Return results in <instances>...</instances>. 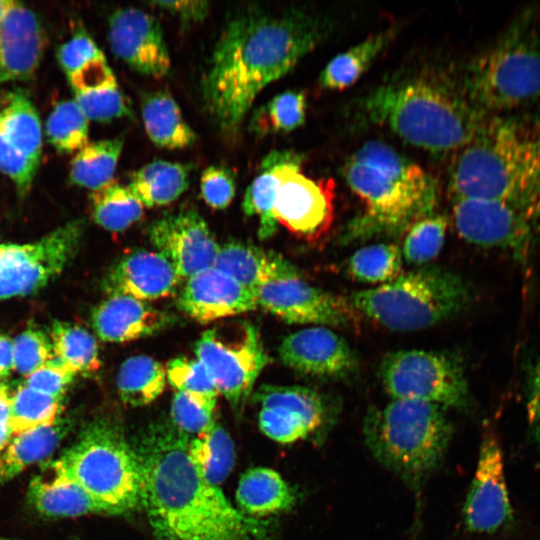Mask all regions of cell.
<instances>
[{
    "mask_svg": "<svg viewBox=\"0 0 540 540\" xmlns=\"http://www.w3.org/2000/svg\"><path fill=\"white\" fill-rule=\"evenodd\" d=\"M188 435L155 423L135 449L143 471V500L157 540H261L267 528L233 507L198 472Z\"/></svg>",
    "mask_w": 540,
    "mask_h": 540,
    "instance_id": "cell-1",
    "label": "cell"
},
{
    "mask_svg": "<svg viewBox=\"0 0 540 540\" xmlns=\"http://www.w3.org/2000/svg\"><path fill=\"white\" fill-rule=\"evenodd\" d=\"M321 36L320 23L297 11L233 18L216 43L202 84L219 128L235 132L260 91L290 72Z\"/></svg>",
    "mask_w": 540,
    "mask_h": 540,
    "instance_id": "cell-2",
    "label": "cell"
},
{
    "mask_svg": "<svg viewBox=\"0 0 540 540\" xmlns=\"http://www.w3.org/2000/svg\"><path fill=\"white\" fill-rule=\"evenodd\" d=\"M453 198L495 199L540 216V111L489 115L456 152Z\"/></svg>",
    "mask_w": 540,
    "mask_h": 540,
    "instance_id": "cell-3",
    "label": "cell"
},
{
    "mask_svg": "<svg viewBox=\"0 0 540 540\" xmlns=\"http://www.w3.org/2000/svg\"><path fill=\"white\" fill-rule=\"evenodd\" d=\"M363 112L407 143L434 152H457L489 116L467 96L446 85L414 78L385 84L363 102Z\"/></svg>",
    "mask_w": 540,
    "mask_h": 540,
    "instance_id": "cell-4",
    "label": "cell"
},
{
    "mask_svg": "<svg viewBox=\"0 0 540 540\" xmlns=\"http://www.w3.org/2000/svg\"><path fill=\"white\" fill-rule=\"evenodd\" d=\"M348 186L364 205L362 216L350 225L349 237L396 233L431 214L436 184L420 166L389 145L369 141L344 165Z\"/></svg>",
    "mask_w": 540,
    "mask_h": 540,
    "instance_id": "cell-5",
    "label": "cell"
},
{
    "mask_svg": "<svg viewBox=\"0 0 540 540\" xmlns=\"http://www.w3.org/2000/svg\"><path fill=\"white\" fill-rule=\"evenodd\" d=\"M363 435L378 463L412 492L419 515L423 488L442 464L453 435L445 409L423 401L393 399L384 408L368 411Z\"/></svg>",
    "mask_w": 540,
    "mask_h": 540,
    "instance_id": "cell-6",
    "label": "cell"
},
{
    "mask_svg": "<svg viewBox=\"0 0 540 540\" xmlns=\"http://www.w3.org/2000/svg\"><path fill=\"white\" fill-rule=\"evenodd\" d=\"M469 99L488 115L518 112L540 98V10L521 8L469 65Z\"/></svg>",
    "mask_w": 540,
    "mask_h": 540,
    "instance_id": "cell-7",
    "label": "cell"
},
{
    "mask_svg": "<svg viewBox=\"0 0 540 540\" xmlns=\"http://www.w3.org/2000/svg\"><path fill=\"white\" fill-rule=\"evenodd\" d=\"M53 475L72 480L112 514L142 507L143 471L119 424L97 417L52 464Z\"/></svg>",
    "mask_w": 540,
    "mask_h": 540,
    "instance_id": "cell-8",
    "label": "cell"
},
{
    "mask_svg": "<svg viewBox=\"0 0 540 540\" xmlns=\"http://www.w3.org/2000/svg\"><path fill=\"white\" fill-rule=\"evenodd\" d=\"M472 298L470 286L460 275L425 266L357 291L350 302L357 312L390 330L415 331L463 312Z\"/></svg>",
    "mask_w": 540,
    "mask_h": 540,
    "instance_id": "cell-9",
    "label": "cell"
},
{
    "mask_svg": "<svg viewBox=\"0 0 540 540\" xmlns=\"http://www.w3.org/2000/svg\"><path fill=\"white\" fill-rule=\"evenodd\" d=\"M380 377L393 399L423 401L443 409L470 406L464 367L450 353L420 349L388 353L381 362Z\"/></svg>",
    "mask_w": 540,
    "mask_h": 540,
    "instance_id": "cell-10",
    "label": "cell"
},
{
    "mask_svg": "<svg viewBox=\"0 0 540 540\" xmlns=\"http://www.w3.org/2000/svg\"><path fill=\"white\" fill-rule=\"evenodd\" d=\"M219 394L233 408L243 406L269 358L258 329L243 320L230 321L204 331L194 346Z\"/></svg>",
    "mask_w": 540,
    "mask_h": 540,
    "instance_id": "cell-11",
    "label": "cell"
},
{
    "mask_svg": "<svg viewBox=\"0 0 540 540\" xmlns=\"http://www.w3.org/2000/svg\"><path fill=\"white\" fill-rule=\"evenodd\" d=\"M451 220L466 242L525 259L537 234L540 216L506 201L482 198H453Z\"/></svg>",
    "mask_w": 540,
    "mask_h": 540,
    "instance_id": "cell-12",
    "label": "cell"
},
{
    "mask_svg": "<svg viewBox=\"0 0 540 540\" xmlns=\"http://www.w3.org/2000/svg\"><path fill=\"white\" fill-rule=\"evenodd\" d=\"M80 235V224L69 223L33 243L0 244V300L33 293L58 276Z\"/></svg>",
    "mask_w": 540,
    "mask_h": 540,
    "instance_id": "cell-13",
    "label": "cell"
},
{
    "mask_svg": "<svg viewBox=\"0 0 540 540\" xmlns=\"http://www.w3.org/2000/svg\"><path fill=\"white\" fill-rule=\"evenodd\" d=\"M302 156L287 151L278 166L279 185L273 206L277 223L308 241L322 238L334 218L335 182L314 180L301 172Z\"/></svg>",
    "mask_w": 540,
    "mask_h": 540,
    "instance_id": "cell-14",
    "label": "cell"
},
{
    "mask_svg": "<svg viewBox=\"0 0 540 540\" xmlns=\"http://www.w3.org/2000/svg\"><path fill=\"white\" fill-rule=\"evenodd\" d=\"M254 295L257 307L290 324L343 327L357 320L350 300L316 288L299 275L268 282Z\"/></svg>",
    "mask_w": 540,
    "mask_h": 540,
    "instance_id": "cell-15",
    "label": "cell"
},
{
    "mask_svg": "<svg viewBox=\"0 0 540 540\" xmlns=\"http://www.w3.org/2000/svg\"><path fill=\"white\" fill-rule=\"evenodd\" d=\"M463 519L465 527L478 534H492L512 519L502 448L496 434L490 430L481 440L475 473L463 506Z\"/></svg>",
    "mask_w": 540,
    "mask_h": 540,
    "instance_id": "cell-16",
    "label": "cell"
},
{
    "mask_svg": "<svg viewBox=\"0 0 540 540\" xmlns=\"http://www.w3.org/2000/svg\"><path fill=\"white\" fill-rule=\"evenodd\" d=\"M149 234L152 244L170 261L181 280L213 267L220 248L194 208L156 220Z\"/></svg>",
    "mask_w": 540,
    "mask_h": 540,
    "instance_id": "cell-17",
    "label": "cell"
},
{
    "mask_svg": "<svg viewBox=\"0 0 540 540\" xmlns=\"http://www.w3.org/2000/svg\"><path fill=\"white\" fill-rule=\"evenodd\" d=\"M113 53L135 71L156 78L168 74L171 59L157 19L138 8L117 9L109 19Z\"/></svg>",
    "mask_w": 540,
    "mask_h": 540,
    "instance_id": "cell-18",
    "label": "cell"
},
{
    "mask_svg": "<svg viewBox=\"0 0 540 540\" xmlns=\"http://www.w3.org/2000/svg\"><path fill=\"white\" fill-rule=\"evenodd\" d=\"M278 351L283 364L311 377L339 379L357 368V358L347 341L326 326L289 334Z\"/></svg>",
    "mask_w": 540,
    "mask_h": 540,
    "instance_id": "cell-19",
    "label": "cell"
},
{
    "mask_svg": "<svg viewBox=\"0 0 540 540\" xmlns=\"http://www.w3.org/2000/svg\"><path fill=\"white\" fill-rule=\"evenodd\" d=\"M178 305L200 323L239 315L257 308L252 291L224 272L210 267L185 280Z\"/></svg>",
    "mask_w": 540,
    "mask_h": 540,
    "instance_id": "cell-20",
    "label": "cell"
},
{
    "mask_svg": "<svg viewBox=\"0 0 540 540\" xmlns=\"http://www.w3.org/2000/svg\"><path fill=\"white\" fill-rule=\"evenodd\" d=\"M180 281L164 255L158 251L137 250L123 256L110 269L104 286L110 295L149 301L175 294Z\"/></svg>",
    "mask_w": 540,
    "mask_h": 540,
    "instance_id": "cell-21",
    "label": "cell"
},
{
    "mask_svg": "<svg viewBox=\"0 0 540 540\" xmlns=\"http://www.w3.org/2000/svg\"><path fill=\"white\" fill-rule=\"evenodd\" d=\"M44 50V34L35 13L13 1L0 21V83L30 78Z\"/></svg>",
    "mask_w": 540,
    "mask_h": 540,
    "instance_id": "cell-22",
    "label": "cell"
},
{
    "mask_svg": "<svg viewBox=\"0 0 540 540\" xmlns=\"http://www.w3.org/2000/svg\"><path fill=\"white\" fill-rule=\"evenodd\" d=\"M170 321L167 314L146 301L125 295H110L92 314L98 337L113 343L153 335L167 327Z\"/></svg>",
    "mask_w": 540,
    "mask_h": 540,
    "instance_id": "cell-23",
    "label": "cell"
},
{
    "mask_svg": "<svg viewBox=\"0 0 540 540\" xmlns=\"http://www.w3.org/2000/svg\"><path fill=\"white\" fill-rule=\"evenodd\" d=\"M213 267L253 293L268 282L299 275L297 269L281 255L239 241L220 246Z\"/></svg>",
    "mask_w": 540,
    "mask_h": 540,
    "instance_id": "cell-24",
    "label": "cell"
},
{
    "mask_svg": "<svg viewBox=\"0 0 540 540\" xmlns=\"http://www.w3.org/2000/svg\"><path fill=\"white\" fill-rule=\"evenodd\" d=\"M254 398L261 407H278L297 415L308 427L312 442L321 445L336 423V407L315 390L302 386L262 385Z\"/></svg>",
    "mask_w": 540,
    "mask_h": 540,
    "instance_id": "cell-25",
    "label": "cell"
},
{
    "mask_svg": "<svg viewBox=\"0 0 540 540\" xmlns=\"http://www.w3.org/2000/svg\"><path fill=\"white\" fill-rule=\"evenodd\" d=\"M236 501L246 516L263 517L291 510L298 494L275 470L254 467L240 477Z\"/></svg>",
    "mask_w": 540,
    "mask_h": 540,
    "instance_id": "cell-26",
    "label": "cell"
},
{
    "mask_svg": "<svg viewBox=\"0 0 540 540\" xmlns=\"http://www.w3.org/2000/svg\"><path fill=\"white\" fill-rule=\"evenodd\" d=\"M28 499L36 511L49 517L112 514L79 484L54 475L49 480L34 478L29 485Z\"/></svg>",
    "mask_w": 540,
    "mask_h": 540,
    "instance_id": "cell-27",
    "label": "cell"
},
{
    "mask_svg": "<svg viewBox=\"0 0 540 540\" xmlns=\"http://www.w3.org/2000/svg\"><path fill=\"white\" fill-rule=\"evenodd\" d=\"M141 114L148 137L158 147L182 149L191 146L196 140V134L167 91L145 94L141 102Z\"/></svg>",
    "mask_w": 540,
    "mask_h": 540,
    "instance_id": "cell-28",
    "label": "cell"
},
{
    "mask_svg": "<svg viewBox=\"0 0 540 540\" xmlns=\"http://www.w3.org/2000/svg\"><path fill=\"white\" fill-rule=\"evenodd\" d=\"M0 117L13 147L37 169L42 154V128L28 95L21 90L6 93L0 100Z\"/></svg>",
    "mask_w": 540,
    "mask_h": 540,
    "instance_id": "cell-29",
    "label": "cell"
},
{
    "mask_svg": "<svg viewBox=\"0 0 540 540\" xmlns=\"http://www.w3.org/2000/svg\"><path fill=\"white\" fill-rule=\"evenodd\" d=\"M188 185L189 171L185 165L156 160L135 171L127 187L143 206L155 207L173 202Z\"/></svg>",
    "mask_w": 540,
    "mask_h": 540,
    "instance_id": "cell-30",
    "label": "cell"
},
{
    "mask_svg": "<svg viewBox=\"0 0 540 540\" xmlns=\"http://www.w3.org/2000/svg\"><path fill=\"white\" fill-rule=\"evenodd\" d=\"M65 434V425L54 422L14 435L0 454V483L53 453Z\"/></svg>",
    "mask_w": 540,
    "mask_h": 540,
    "instance_id": "cell-31",
    "label": "cell"
},
{
    "mask_svg": "<svg viewBox=\"0 0 540 540\" xmlns=\"http://www.w3.org/2000/svg\"><path fill=\"white\" fill-rule=\"evenodd\" d=\"M390 39V31L374 33L336 55L320 73V86L328 90L342 91L355 84L383 51Z\"/></svg>",
    "mask_w": 540,
    "mask_h": 540,
    "instance_id": "cell-32",
    "label": "cell"
},
{
    "mask_svg": "<svg viewBox=\"0 0 540 540\" xmlns=\"http://www.w3.org/2000/svg\"><path fill=\"white\" fill-rule=\"evenodd\" d=\"M188 452L200 475L217 487L226 480L234 466L233 441L216 421L189 441Z\"/></svg>",
    "mask_w": 540,
    "mask_h": 540,
    "instance_id": "cell-33",
    "label": "cell"
},
{
    "mask_svg": "<svg viewBox=\"0 0 540 540\" xmlns=\"http://www.w3.org/2000/svg\"><path fill=\"white\" fill-rule=\"evenodd\" d=\"M123 144L122 138L88 142L71 162L70 181L92 191L112 182Z\"/></svg>",
    "mask_w": 540,
    "mask_h": 540,
    "instance_id": "cell-34",
    "label": "cell"
},
{
    "mask_svg": "<svg viewBox=\"0 0 540 540\" xmlns=\"http://www.w3.org/2000/svg\"><path fill=\"white\" fill-rule=\"evenodd\" d=\"M287 151H272L264 157L260 172L247 187L242 209L247 216H259L260 239L271 237L277 230L273 206L279 185L278 166Z\"/></svg>",
    "mask_w": 540,
    "mask_h": 540,
    "instance_id": "cell-35",
    "label": "cell"
},
{
    "mask_svg": "<svg viewBox=\"0 0 540 540\" xmlns=\"http://www.w3.org/2000/svg\"><path fill=\"white\" fill-rule=\"evenodd\" d=\"M166 380V369L160 362L146 355H138L123 362L116 383L124 403L143 406L163 392Z\"/></svg>",
    "mask_w": 540,
    "mask_h": 540,
    "instance_id": "cell-36",
    "label": "cell"
},
{
    "mask_svg": "<svg viewBox=\"0 0 540 540\" xmlns=\"http://www.w3.org/2000/svg\"><path fill=\"white\" fill-rule=\"evenodd\" d=\"M53 358L75 375L96 372L100 367L98 345L83 327L55 322L51 330Z\"/></svg>",
    "mask_w": 540,
    "mask_h": 540,
    "instance_id": "cell-37",
    "label": "cell"
},
{
    "mask_svg": "<svg viewBox=\"0 0 540 540\" xmlns=\"http://www.w3.org/2000/svg\"><path fill=\"white\" fill-rule=\"evenodd\" d=\"M91 206L95 222L113 232L123 231L138 221L144 208L127 186L114 181L92 192Z\"/></svg>",
    "mask_w": 540,
    "mask_h": 540,
    "instance_id": "cell-38",
    "label": "cell"
},
{
    "mask_svg": "<svg viewBox=\"0 0 540 540\" xmlns=\"http://www.w3.org/2000/svg\"><path fill=\"white\" fill-rule=\"evenodd\" d=\"M306 108L303 91L287 90L253 113L250 130L257 136L290 132L304 124Z\"/></svg>",
    "mask_w": 540,
    "mask_h": 540,
    "instance_id": "cell-39",
    "label": "cell"
},
{
    "mask_svg": "<svg viewBox=\"0 0 540 540\" xmlns=\"http://www.w3.org/2000/svg\"><path fill=\"white\" fill-rule=\"evenodd\" d=\"M402 253L393 243H377L358 249L348 261V272L357 281L384 284L401 274Z\"/></svg>",
    "mask_w": 540,
    "mask_h": 540,
    "instance_id": "cell-40",
    "label": "cell"
},
{
    "mask_svg": "<svg viewBox=\"0 0 540 540\" xmlns=\"http://www.w3.org/2000/svg\"><path fill=\"white\" fill-rule=\"evenodd\" d=\"M62 398L50 396L21 385L11 395L9 425L13 435L56 421Z\"/></svg>",
    "mask_w": 540,
    "mask_h": 540,
    "instance_id": "cell-41",
    "label": "cell"
},
{
    "mask_svg": "<svg viewBox=\"0 0 540 540\" xmlns=\"http://www.w3.org/2000/svg\"><path fill=\"white\" fill-rule=\"evenodd\" d=\"M89 120L74 100L59 102L46 121V135L59 152H78L88 143Z\"/></svg>",
    "mask_w": 540,
    "mask_h": 540,
    "instance_id": "cell-42",
    "label": "cell"
},
{
    "mask_svg": "<svg viewBox=\"0 0 540 540\" xmlns=\"http://www.w3.org/2000/svg\"><path fill=\"white\" fill-rule=\"evenodd\" d=\"M448 221L444 215L427 214L413 221L403 241L402 257L422 265L437 257L444 244Z\"/></svg>",
    "mask_w": 540,
    "mask_h": 540,
    "instance_id": "cell-43",
    "label": "cell"
},
{
    "mask_svg": "<svg viewBox=\"0 0 540 540\" xmlns=\"http://www.w3.org/2000/svg\"><path fill=\"white\" fill-rule=\"evenodd\" d=\"M166 369V378L177 392L189 394L216 406L218 391L206 367L197 358L176 357Z\"/></svg>",
    "mask_w": 540,
    "mask_h": 540,
    "instance_id": "cell-44",
    "label": "cell"
},
{
    "mask_svg": "<svg viewBox=\"0 0 540 540\" xmlns=\"http://www.w3.org/2000/svg\"><path fill=\"white\" fill-rule=\"evenodd\" d=\"M73 100L88 120L106 122L132 114L130 105L117 82L97 89L74 93Z\"/></svg>",
    "mask_w": 540,
    "mask_h": 540,
    "instance_id": "cell-45",
    "label": "cell"
},
{
    "mask_svg": "<svg viewBox=\"0 0 540 540\" xmlns=\"http://www.w3.org/2000/svg\"><path fill=\"white\" fill-rule=\"evenodd\" d=\"M52 358L51 342L40 330L27 329L13 341V369L25 377Z\"/></svg>",
    "mask_w": 540,
    "mask_h": 540,
    "instance_id": "cell-46",
    "label": "cell"
},
{
    "mask_svg": "<svg viewBox=\"0 0 540 540\" xmlns=\"http://www.w3.org/2000/svg\"><path fill=\"white\" fill-rule=\"evenodd\" d=\"M214 408V405L176 391L171 402L173 426L186 435H198L215 421Z\"/></svg>",
    "mask_w": 540,
    "mask_h": 540,
    "instance_id": "cell-47",
    "label": "cell"
},
{
    "mask_svg": "<svg viewBox=\"0 0 540 540\" xmlns=\"http://www.w3.org/2000/svg\"><path fill=\"white\" fill-rule=\"evenodd\" d=\"M259 426L270 439L282 444L310 440L312 435L306 424L294 413L278 407H261Z\"/></svg>",
    "mask_w": 540,
    "mask_h": 540,
    "instance_id": "cell-48",
    "label": "cell"
},
{
    "mask_svg": "<svg viewBox=\"0 0 540 540\" xmlns=\"http://www.w3.org/2000/svg\"><path fill=\"white\" fill-rule=\"evenodd\" d=\"M200 188L206 204L214 209H225L235 196V176L226 167L210 166L202 173Z\"/></svg>",
    "mask_w": 540,
    "mask_h": 540,
    "instance_id": "cell-49",
    "label": "cell"
},
{
    "mask_svg": "<svg viewBox=\"0 0 540 540\" xmlns=\"http://www.w3.org/2000/svg\"><path fill=\"white\" fill-rule=\"evenodd\" d=\"M36 170L11 144L0 117V172L10 178L21 193L31 187Z\"/></svg>",
    "mask_w": 540,
    "mask_h": 540,
    "instance_id": "cell-50",
    "label": "cell"
},
{
    "mask_svg": "<svg viewBox=\"0 0 540 540\" xmlns=\"http://www.w3.org/2000/svg\"><path fill=\"white\" fill-rule=\"evenodd\" d=\"M75 374L52 358L25 377L24 385L38 392L62 398Z\"/></svg>",
    "mask_w": 540,
    "mask_h": 540,
    "instance_id": "cell-51",
    "label": "cell"
},
{
    "mask_svg": "<svg viewBox=\"0 0 540 540\" xmlns=\"http://www.w3.org/2000/svg\"><path fill=\"white\" fill-rule=\"evenodd\" d=\"M524 376L527 423L540 452V352L529 361Z\"/></svg>",
    "mask_w": 540,
    "mask_h": 540,
    "instance_id": "cell-52",
    "label": "cell"
},
{
    "mask_svg": "<svg viewBox=\"0 0 540 540\" xmlns=\"http://www.w3.org/2000/svg\"><path fill=\"white\" fill-rule=\"evenodd\" d=\"M57 56L60 65L68 76L89 61L104 55L88 34L79 32L61 45Z\"/></svg>",
    "mask_w": 540,
    "mask_h": 540,
    "instance_id": "cell-53",
    "label": "cell"
},
{
    "mask_svg": "<svg viewBox=\"0 0 540 540\" xmlns=\"http://www.w3.org/2000/svg\"><path fill=\"white\" fill-rule=\"evenodd\" d=\"M74 93L89 91L116 82L104 56L91 60L68 75Z\"/></svg>",
    "mask_w": 540,
    "mask_h": 540,
    "instance_id": "cell-54",
    "label": "cell"
},
{
    "mask_svg": "<svg viewBox=\"0 0 540 540\" xmlns=\"http://www.w3.org/2000/svg\"><path fill=\"white\" fill-rule=\"evenodd\" d=\"M150 4L170 11L185 23L202 21L209 11V3L202 0L152 1Z\"/></svg>",
    "mask_w": 540,
    "mask_h": 540,
    "instance_id": "cell-55",
    "label": "cell"
},
{
    "mask_svg": "<svg viewBox=\"0 0 540 540\" xmlns=\"http://www.w3.org/2000/svg\"><path fill=\"white\" fill-rule=\"evenodd\" d=\"M13 369V341L0 335V378L7 376Z\"/></svg>",
    "mask_w": 540,
    "mask_h": 540,
    "instance_id": "cell-56",
    "label": "cell"
},
{
    "mask_svg": "<svg viewBox=\"0 0 540 540\" xmlns=\"http://www.w3.org/2000/svg\"><path fill=\"white\" fill-rule=\"evenodd\" d=\"M11 412V395L4 384H0V422H9Z\"/></svg>",
    "mask_w": 540,
    "mask_h": 540,
    "instance_id": "cell-57",
    "label": "cell"
},
{
    "mask_svg": "<svg viewBox=\"0 0 540 540\" xmlns=\"http://www.w3.org/2000/svg\"><path fill=\"white\" fill-rule=\"evenodd\" d=\"M13 436L9 422H0V454L9 444Z\"/></svg>",
    "mask_w": 540,
    "mask_h": 540,
    "instance_id": "cell-58",
    "label": "cell"
},
{
    "mask_svg": "<svg viewBox=\"0 0 540 540\" xmlns=\"http://www.w3.org/2000/svg\"><path fill=\"white\" fill-rule=\"evenodd\" d=\"M13 1L11 0H0V21L12 5Z\"/></svg>",
    "mask_w": 540,
    "mask_h": 540,
    "instance_id": "cell-59",
    "label": "cell"
},
{
    "mask_svg": "<svg viewBox=\"0 0 540 540\" xmlns=\"http://www.w3.org/2000/svg\"><path fill=\"white\" fill-rule=\"evenodd\" d=\"M0 540H22V539L0 536Z\"/></svg>",
    "mask_w": 540,
    "mask_h": 540,
    "instance_id": "cell-60",
    "label": "cell"
}]
</instances>
